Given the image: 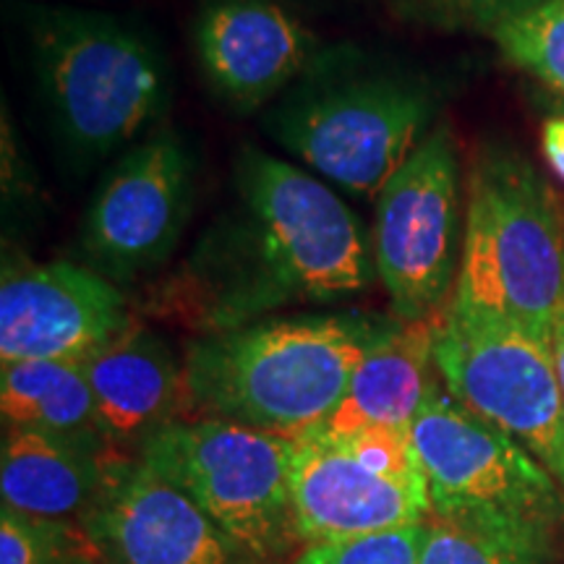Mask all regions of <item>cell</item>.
Masks as SVG:
<instances>
[{"label": "cell", "mask_w": 564, "mask_h": 564, "mask_svg": "<svg viewBox=\"0 0 564 564\" xmlns=\"http://www.w3.org/2000/svg\"><path fill=\"white\" fill-rule=\"evenodd\" d=\"M432 514L552 554L564 528V486L523 444L465 408L436 379L411 426Z\"/></svg>", "instance_id": "3957f363"}, {"label": "cell", "mask_w": 564, "mask_h": 564, "mask_svg": "<svg viewBox=\"0 0 564 564\" xmlns=\"http://www.w3.org/2000/svg\"><path fill=\"white\" fill-rule=\"evenodd\" d=\"M58 564H105V562L95 552H91L89 544H84V546L76 549V552L63 556Z\"/></svg>", "instance_id": "484cf974"}, {"label": "cell", "mask_w": 564, "mask_h": 564, "mask_svg": "<svg viewBox=\"0 0 564 564\" xmlns=\"http://www.w3.org/2000/svg\"><path fill=\"white\" fill-rule=\"evenodd\" d=\"M293 442L291 510L303 544L419 525L432 514L426 470L408 432L316 426Z\"/></svg>", "instance_id": "ba28073f"}, {"label": "cell", "mask_w": 564, "mask_h": 564, "mask_svg": "<svg viewBox=\"0 0 564 564\" xmlns=\"http://www.w3.org/2000/svg\"><path fill=\"white\" fill-rule=\"evenodd\" d=\"M449 301L554 343L564 316V217L554 188L520 152L486 147L474 160Z\"/></svg>", "instance_id": "7a4b0ae2"}, {"label": "cell", "mask_w": 564, "mask_h": 564, "mask_svg": "<svg viewBox=\"0 0 564 564\" xmlns=\"http://www.w3.org/2000/svg\"><path fill=\"white\" fill-rule=\"evenodd\" d=\"M382 327L356 316L306 314L217 329L183 358L188 415L299 440L337 411Z\"/></svg>", "instance_id": "6da1fadb"}, {"label": "cell", "mask_w": 564, "mask_h": 564, "mask_svg": "<svg viewBox=\"0 0 564 564\" xmlns=\"http://www.w3.org/2000/svg\"><path fill=\"white\" fill-rule=\"evenodd\" d=\"M436 6H444L449 11L470 13V17H481L491 24L502 21L507 17H514V13H523L533 6L546 3V0H432Z\"/></svg>", "instance_id": "603a6c76"}, {"label": "cell", "mask_w": 564, "mask_h": 564, "mask_svg": "<svg viewBox=\"0 0 564 564\" xmlns=\"http://www.w3.org/2000/svg\"><path fill=\"white\" fill-rule=\"evenodd\" d=\"M0 411L6 426L11 429L102 436L95 394L87 379V358L3 364Z\"/></svg>", "instance_id": "ac0fdd59"}, {"label": "cell", "mask_w": 564, "mask_h": 564, "mask_svg": "<svg viewBox=\"0 0 564 564\" xmlns=\"http://www.w3.org/2000/svg\"><path fill=\"white\" fill-rule=\"evenodd\" d=\"M434 366L453 398L523 444L564 486V392L552 340L449 301L436 316Z\"/></svg>", "instance_id": "52a82bcc"}, {"label": "cell", "mask_w": 564, "mask_h": 564, "mask_svg": "<svg viewBox=\"0 0 564 564\" xmlns=\"http://www.w3.org/2000/svg\"><path fill=\"white\" fill-rule=\"evenodd\" d=\"M293 453L288 436L220 419H183L147 436L137 460L264 564L299 541L291 510Z\"/></svg>", "instance_id": "8992f818"}, {"label": "cell", "mask_w": 564, "mask_h": 564, "mask_svg": "<svg viewBox=\"0 0 564 564\" xmlns=\"http://www.w3.org/2000/svg\"><path fill=\"white\" fill-rule=\"evenodd\" d=\"M194 37L204 76L236 110L272 100L314 53L306 26L274 0H204Z\"/></svg>", "instance_id": "5bb4252c"}, {"label": "cell", "mask_w": 564, "mask_h": 564, "mask_svg": "<svg viewBox=\"0 0 564 564\" xmlns=\"http://www.w3.org/2000/svg\"><path fill=\"white\" fill-rule=\"evenodd\" d=\"M491 37L512 66L564 100V0H546L491 24Z\"/></svg>", "instance_id": "d6986e66"}, {"label": "cell", "mask_w": 564, "mask_h": 564, "mask_svg": "<svg viewBox=\"0 0 564 564\" xmlns=\"http://www.w3.org/2000/svg\"><path fill=\"white\" fill-rule=\"evenodd\" d=\"M129 327L126 295L91 267L53 262L6 270L0 288L3 364L89 358Z\"/></svg>", "instance_id": "4fadbf2b"}, {"label": "cell", "mask_w": 564, "mask_h": 564, "mask_svg": "<svg viewBox=\"0 0 564 564\" xmlns=\"http://www.w3.org/2000/svg\"><path fill=\"white\" fill-rule=\"evenodd\" d=\"M79 528L105 564H262L181 489L121 455Z\"/></svg>", "instance_id": "7c38bea8"}, {"label": "cell", "mask_w": 564, "mask_h": 564, "mask_svg": "<svg viewBox=\"0 0 564 564\" xmlns=\"http://www.w3.org/2000/svg\"><path fill=\"white\" fill-rule=\"evenodd\" d=\"M554 361H556V373H560V384L564 392V316L560 324L554 327Z\"/></svg>", "instance_id": "d4e9b609"}, {"label": "cell", "mask_w": 564, "mask_h": 564, "mask_svg": "<svg viewBox=\"0 0 564 564\" xmlns=\"http://www.w3.org/2000/svg\"><path fill=\"white\" fill-rule=\"evenodd\" d=\"M84 544L79 525L0 507V564H58Z\"/></svg>", "instance_id": "44dd1931"}, {"label": "cell", "mask_w": 564, "mask_h": 564, "mask_svg": "<svg viewBox=\"0 0 564 564\" xmlns=\"http://www.w3.org/2000/svg\"><path fill=\"white\" fill-rule=\"evenodd\" d=\"M434 95L419 82L371 76L295 97L272 116L280 147L345 192L377 199L429 137Z\"/></svg>", "instance_id": "9c48e42d"}, {"label": "cell", "mask_w": 564, "mask_h": 564, "mask_svg": "<svg viewBox=\"0 0 564 564\" xmlns=\"http://www.w3.org/2000/svg\"><path fill=\"white\" fill-rule=\"evenodd\" d=\"M236 186L257 243L262 306L343 301L379 280L371 232L314 175L246 147L236 162Z\"/></svg>", "instance_id": "277c9868"}, {"label": "cell", "mask_w": 564, "mask_h": 564, "mask_svg": "<svg viewBox=\"0 0 564 564\" xmlns=\"http://www.w3.org/2000/svg\"><path fill=\"white\" fill-rule=\"evenodd\" d=\"M97 423L112 447L133 444L188 419L186 371L167 343L144 327H126L87 358Z\"/></svg>", "instance_id": "9a60e30c"}, {"label": "cell", "mask_w": 564, "mask_h": 564, "mask_svg": "<svg viewBox=\"0 0 564 564\" xmlns=\"http://www.w3.org/2000/svg\"><path fill=\"white\" fill-rule=\"evenodd\" d=\"M552 554L470 528L432 520L419 564H549Z\"/></svg>", "instance_id": "ffe728a7"}, {"label": "cell", "mask_w": 564, "mask_h": 564, "mask_svg": "<svg viewBox=\"0 0 564 564\" xmlns=\"http://www.w3.org/2000/svg\"><path fill=\"white\" fill-rule=\"evenodd\" d=\"M116 453L102 436H68L6 426L0 449L3 507L76 525L102 489Z\"/></svg>", "instance_id": "2e32d148"}, {"label": "cell", "mask_w": 564, "mask_h": 564, "mask_svg": "<svg viewBox=\"0 0 564 564\" xmlns=\"http://www.w3.org/2000/svg\"><path fill=\"white\" fill-rule=\"evenodd\" d=\"M457 147L440 126L377 196L373 264L398 319L444 312L463 257Z\"/></svg>", "instance_id": "30bf717a"}, {"label": "cell", "mask_w": 564, "mask_h": 564, "mask_svg": "<svg viewBox=\"0 0 564 564\" xmlns=\"http://www.w3.org/2000/svg\"><path fill=\"white\" fill-rule=\"evenodd\" d=\"M34 61L55 131L76 158L121 150L167 102L162 55L116 19L47 13L34 26Z\"/></svg>", "instance_id": "5b68a950"}, {"label": "cell", "mask_w": 564, "mask_h": 564, "mask_svg": "<svg viewBox=\"0 0 564 564\" xmlns=\"http://www.w3.org/2000/svg\"><path fill=\"white\" fill-rule=\"evenodd\" d=\"M429 523L306 544L291 564H419Z\"/></svg>", "instance_id": "7402d4cb"}, {"label": "cell", "mask_w": 564, "mask_h": 564, "mask_svg": "<svg viewBox=\"0 0 564 564\" xmlns=\"http://www.w3.org/2000/svg\"><path fill=\"white\" fill-rule=\"evenodd\" d=\"M541 147H544L546 162L552 171L564 181V116L549 118L541 131Z\"/></svg>", "instance_id": "cb8c5ba5"}, {"label": "cell", "mask_w": 564, "mask_h": 564, "mask_svg": "<svg viewBox=\"0 0 564 564\" xmlns=\"http://www.w3.org/2000/svg\"><path fill=\"white\" fill-rule=\"evenodd\" d=\"M436 316L384 324L352 371L337 411L322 426L340 434L366 429L411 434L415 415L440 379L434 366Z\"/></svg>", "instance_id": "e0dca14e"}, {"label": "cell", "mask_w": 564, "mask_h": 564, "mask_svg": "<svg viewBox=\"0 0 564 564\" xmlns=\"http://www.w3.org/2000/svg\"><path fill=\"white\" fill-rule=\"evenodd\" d=\"M192 194L194 162L183 141L162 133L126 152L84 215L91 270L126 282L165 262L186 228Z\"/></svg>", "instance_id": "8fae6325"}]
</instances>
